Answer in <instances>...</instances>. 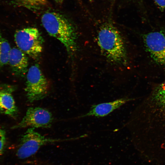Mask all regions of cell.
Instances as JSON below:
<instances>
[{
    "label": "cell",
    "mask_w": 165,
    "mask_h": 165,
    "mask_svg": "<svg viewBox=\"0 0 165 165\" xmlns=\"http://www.w3.org/2000/svg\"><path fill=\"white\" fill-rule=\"evenodd\" d=\"M136 112L135 137L146 143L165 146V81L153 89Z\"/></svg>",
    "instance_id": "1"
},
{
    "label": "cell",
    "mask_w": 165,
    "mask_h": 165,
    "mask_svg": "<svg viewBox=\"0 0 165 165\" xmlns=\"http://www.w3.org/2000/svg\"><path fill=\"white\" fill-rule=\"evenodd\" d=\"M41 22L48 34L63 44L70 56H73L77 50V34L70 20L59 13L47 12L42 16Z\"/></svg>",
    "instance_id": "2"
},
{
    "label": "cell",
    "mask_w": 165,
    "mask_h": 165,
    "mask_svg": "<svg viewBox=\"0 0 165 165\" xmlns=\"http://www.w3.org/2000/svg\"><path fill=\"white\" fill-rule=\"evenodd\" d=\"M97 39L101 51L109 61L120 65L127 64L125 42L119 31L112 24L106 23L102 26L98 32Z\"/></svg>",
    "instance_id": "3"
},
{
    "label": "cell",
    "mask_w": 165,
    "mask_h": 165,
    "mask_svg": "<svg viewBox=\"0 0 165 165\" xmlns=\"http://www.w3.org/2000/svg\"><path fill=\"white\" fill-rule=\"evenodd\" d=\"M14 40L18 48L34 59L42 52L44 39L38 30L28 27L16 31Z\"/></svg>",
    "instance_id": "4"
},
{
    "label": "cell",
    "mask_w": 165,
    "mask_h": 165,
    "mask_svg": "<svg viewBox=\"0 0 165 165\" xmlns=\"http://www.w3.org/2000/svg\"><path fill=\"white\" fill-rule=\"evenodd\" d=\"M49 86L38 65L31 66L27 74L25 91L29 102L42 100L48 95Z\"/></svg>",
    "instance_id": "5"
},
{
    "label": "cell",
    "mask_w": 165,
    "mask_h": 165,
    "mask_svg": "<svg viewBox=\"0 0 165 165\" xmlns=\"http://www.w3.org/2000/svg\"><path fill=\"white\" fill-rule=\"evenodd\" d=\"M35 128H28L22 136L16 153L19 159H23L30 157L46 144L66 140L46 138L36 131Z\"/></svg>",
    "instance_id": "6"
},
{
    "label": "cell",
    "mask_w": 165,
    "mask_h": 165,
    "mask_svg": "<svg viewBox=\"0 0 165 165\" xmlns=\"http://www.w3.org/2000/svg\"><path fill=\"white\" fill-rule=\"evenodd\" d=\"M53 120L52 114L47 109L39 107H30L28 108L21 121L12 128H48L51 127Z\"/></svg>",
    "instance_id": "7"
},
{
    "label": "cell",
    "mask_w": 165,
    "mask_h": 165,
    "mask_svg": "<svg viewBox=\"0 0 165 165\" xmlns=\"http://www.w3.org/2000/svg\"><path fill=\"white\" fill-rule=\"evenodd\" d=\"M145 48L151 58L157 64L165 66V32H148L143 36Z\"/></svg>",
    "instance_id": "8"
},
{
    "label": "cell",
    "mask_w": 165,
    "mask_h": 165,
    "mask_svg": "<svg viewBox=\"0 0 165 165\" xmlns=\"http://www.w3.org/2000/svg\"><path fill=\"white\" fill-rule=\"evenodd\" d=\"M15 90V87L13 86H0V112L13 118L16 117L18 113L13 95Z\"/></svg>",
    "instance_id": "9"
},
{
    "label": "cell",
    "mask_w": 165,
    "mask_h": 165,
    "mask_svg": "<svg viewBox=\"0 0 165 165\" xmlns=\"http://www.w3.org/2000/svg\"><path fill=\"white\" fill-rule=\"evenodd\" d=\"M132 100L133 99L125 97L111 102L93 105L88 112L79 117L89 116L104 117Z\"/></svg>",
    "instance_id": "10"
},
{
    "label": "cell",
    "mask_w": 165,
    "mask_h": 165,
    "mask_svg": "<svg viewBox=\"0 0 165 165\" xmlns=\"http://www.w3.org/2000/svg\"><path fill=\"white\" fill-rule=\"evenodd\" d=\"M8 64L14 74L23 77L28 70V60L25 53L19 48L14 47L11 50Z\"/></svg>",
    "instance_id": "11"
},
{
    "label": "cell",
    "mask_w": 165,
    "mask_h": 165,
    "mask_svg": "<svg viewBox=\"0 0 165 165\" xmlns=\"http://www.w3.org/2000/svg\"><path fill=\"white\" fill-rule=\"evenodd\" d=\"M14 5L25 7L33 12H36L48 4L47 0H10Z\"/></svg>",
    "instance_id": "12"
},
{
    "label": "cell",
    "mask_w": 165,
    "mask_h": 165,
    "mask_svg": "<svg viewBox=\"0 0 165 165\" xmlns=\"http://www.w3.org/2000/svg\"><path fill=\"white\" fill-rule=\"evenodd\" d=\"M11 49L8 41L0 34V68L8 64Z\"/></svg>",
    "instance_id": "13"
},
{
    "label": "cell",
    "mask_w": 165,
    "mask_h": 165,
    "mask_svg": "<svg viewBox=\"0 0 165 165\" xmlns=\"http://www.w3.org/2000/svg\"><path fill=\"white\" fill-rule=\"evenodd\" d=\"M6 141V135L5 130L0 128V156L3 154Z\"/></svg>",
    "instance_id": "14"
},
{
    "label": "cell",
    "mask_w": 165,
    "mask_h": 165,
    "mask_svg": "<svg viewBox=\"0 0 165 165\" xmlns=\"http://www.w3.org/2000/svg\"><path fill=\"white\" fill-rule=\"evenodd\" d=\"M160 9L165 11V0H153Z\"/></svg>",
    "instance_id": "15"
},
{
    "label": "cell",
    "mask_w": 165,
    "mask_h": 165,
    "mask_svg": "<svg viewBox=\"0 0 165 165\" xmlns=\"http://www.w3.org/2000/svg\"><path fill=\"white\" fill-rule=\"evenodd\" d=\"M55 2L59 4H62L64 0H54Z\"/></svg>",
    "instance_id": "16"
}]
</instances>
